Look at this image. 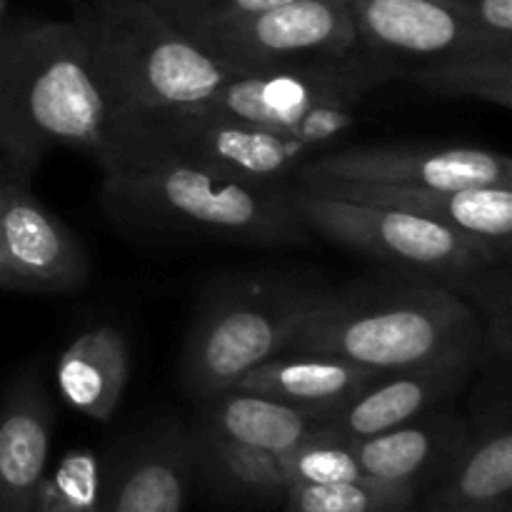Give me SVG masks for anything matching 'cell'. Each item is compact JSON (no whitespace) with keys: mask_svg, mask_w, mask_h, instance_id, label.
Segmentation results:
<instances>
[{"mask_svg":"<svg viewBox=\"0 0 512 512\" xmlns=\"http://www.w3.org/2000/svg\"><path fill=\"white\" fill-rule=\"evenodd\" d=\"M293 3V0H205L198 10H195L190 18H185L183 23H178L175 28L185 30L190 25L198 23H215V20H233L243 18V15L260 13V10L278 8V5Z\"/></svg>","mask_w":512,"mask_h":512,"instance_id":"28","label":"cell"},{"mask_svg":"<svg viewBox=\"0 0 512 512\" xmlns=\"http://www.w3.org/2000/svg\"><path fill=\"white\" fill-rule=\"evenodd\" d=\"M88 278L90 260L78 235L35 198L28 180L15 178L0 205V290L63 295Z\"/></svg>","mask_w":512,"mask_h":512,"instance_id":"11","label":"cell"},{"mask_svg":"<svg viewBox=\"0 0 512 512\" xmlns=\"http://www.w3.org/2000/svg\"><path fill=\"white\" fill-rule=\"evenodd\" d=\"M133 375L125 330L95 323L75 335L55 360V388L63 403L93 423H108Z\"/></svg>","mask_w":512,"mask_h":512,"instance_id":"19","label":"cell"},{"mask_svg":"<svg viewBox=\"0 0 512 512\" xmlns=\"http://www.w3.org/2000/svg\"><path fill=\"white\" fill-rule=\"evenodd\" d=\"M305 180L395 185V188L460 190L498 185L512 188V160L478 145H378L323 150L295 173Z\"/></svg>","mask_w":512,"mask_h":512,"instance_id":"9","label":"cell"},{"mask_svg":"<svg viewBox=\"0 0 512 512\" xmlns=\"http://www.w3.org/2000/svg\"><path fill=\"white\" fill-rule=\"evenodd\" d=\"M283 353H320L378 373L460 353L483 355V328L468 298L418 273H388L325 290Z\"/></svg>","mask_w":512,"mask_h":512,"instance_id":"3","label":"cell"},{"mask_svg":"<svg viewBox=\"0 0 512 512\" xmlns=\"http://www.w3.org/2000/svg\"><path fill=\"white\" fill-rule=\"evenodd\" d=\"M125 138L173 150L240 178L278 183H293L295 173L318 155L313 145L293 133L220 118L198 108L138 120L130 125Z\"/></svg>","mask_w":512,"mask_h":512,"instance_id":"10","label":"cell"},{"mask_svg":"<svg viewBox=\"0 0 512 512\" xmlns=\"http://www.w3.org/2000/svg\"><path fill=\"white\" fill-rule=\"evenodd\" d=\"M13 180H15V175L10 173L8 165H5L3 160H0V205H3L5 193H8V188H10V183H13Z\"/></svg>","mask_w":512,"mask_h":512,"instance_id":"31","label":"cell"},{"mask_svg":"<svg viewBox=\"0 0 512 512\" xmlns=\"http://www.w3.org/2000/svg\"><path fill=\"white\" fill-rule=\"evenodd\" d=\"M378 375L335 355L278 353L243 375L235 388L330 418Z\"/></svg>","mask_w":512,"mask_h":512,"instance_id":"20","label":"cell"},{"mask_svg":"<svg viewBox=\"0 0 512 512\" xmlns=\"http://www.w3.org/2000/svg\"><path fill=\"white\" fill-rule=\"evenodd\" d=\"M145 3H150L155 10H160L170 23L178 25L183 23L185 18H190L205 0H145Z\"/></svg>","mask_w":512,"mask_h":512,"instance_id":"29","label":"cell"},{"mask_svg":"<svg viewBox=\"0 0 512 512\" xmlns=\"http://www.w3.org/2000/svg\"><path fill=\"white\" fill-rule=\"evenodd\" d=\"M400 75L403 68L393 60L355 50L350 55L238 73L198 110L285 130L323 153L353 128L360 103Z\"/></svg>","mask_w":512,"mask_h":512,"instance_id":"5","label":"cell"},{"mask_svg":"<svg viewBox=\"0 0 512 512\" xmlns=\"http://www.w3.org/2000/svg\"><path fill=\"white\" fill-rule=\"evenodd\" d=\"M195 480L215 495L240 503H275L290 490L283 455L250 448L193 428Z\"/></svg>","mask_w":512,"mask_h":512,"instance_id":"22","label":"cell"},{"mask_svg":"<svg viewBox=\"0 0 512 512\" xmlns=\"http://www.w3.org/2000/svg\"><path fill=\"white\" fill-rule=\"evenodd\" d=\"M293 213L313 238L395 270L428 275L453 290L463 288L465 280L485 265L510 263L433 220L390 205L313 193L293 185Z\"/></svg>","mask_w":512,"mask_h":512,"instance_id":"7","label":"cell"},{"mask_svg":"<svg viewBox=\"0 0 512 512\" xmlns=\"http://www.w3.org/2000/svg\"><path fill=\"white\" fill-rule=\"evenodd\" d=\"M283 463L290 488L293 485H323L368 478L360 470L358 458H355L353 440L338 433L328 420L318 433L295 445L290 453H285Z\"/></svg>","mask_w":512,"mask_h":512,"instance_id":"26","label":"cell"},{"mask_svg":"<svg viewBox=\"0 0 512 512\" xmlns=\"http://www.w3.org/2000/svg\"><path fill=\"white\" fill-rule=\"evenodd\" d=\"M53 433V398L38 365H30L0 393V512L35 510Z\"/></svg>","mask_w":512,"mask_h":512,"instance_id":"16","label":"cell"},{"mask_svg":"<svg viewBox=\"0 0 512 512\" xmlns=\"http://www.w3.org/2000/svg\"><path fill=\"white\" fill-rule=\"evenodd\" d=\"M103 465L93 450H70L53 473H45L33 512H98Z\"/></svg>","mask_w":512,"mask_h":512,"instance_id":"27","label":"cell"},{"mask_svg":"<svg viewBox=\"0 0 512 512\" xmlns=\"http://www.w3.org/2000/svg\"><path fill=\"white\" fill-rule=\"evenodd\" d=\"M470 428L443 478L425 493V508H498L510 505L512 425L508 395L488 400L468 420Z\"/></svg>","mask_w":512,"mask_h":512,"instance_id":"18","label":"cell"},{"mask_svg":"<svg viewBox=\"0 0 512 512\" xmlns=\"http://www.w3.org/2000/svg\"><path fill=\"white\" fill-rule=\"evenodd\" d=\"M100 175L105 213L125 228L258 248L313 243L293 213V183L240 178L133 138Z\"/></svg>","mask_w":512,"mask_h":512,"instance_id":"2","label":"cell"},{"mask_svg":"<svg viewBox=\"0 0 512 512\" xmlns=\"http://www.w3.org/2000/svg\"><path fill=\"white\" fill-rule=\"evenodd\" d=\"M125 133L78 18L0 25V160L15 178L30 183L55 148L83 150L103 170Z\"/></svg>","mask_w":512,"mask_h":512,"instance_id":"1","label":"cell"},{"mask_svg":"<svg viewBox=\"0 0 512 512\" xmlns=\"http://www.w3.org/2000/svg\"><path fill=\"white\" fill-rule=\"evenodd\" d=\"M420 512H512V505H498V508H423Z\"/></svg>","mask_w":512,"mask_h":512,"instance_id":"30","label":"cell"},{"mask_svg":"<svg viewBox=\"0 0 512 512\" xmlns=\"http://www.w3.org/2000/svg\"><path fill=\"white\" fill-rule=\"evenodd\" d=\"M323 293L313 280L278 273L230 280L213 290L195 313L180 360L190 398H215L283 353Z\"/></svg>","mask_w":512,"mask_h":512,"instance_id":"6","label":"cell"},{"mask_svg":"<svg viewBox=\"0 0 512 512\" xmlns=\"http://www.w3.org/2000/svg\"><path fill=\"white\" fill-rule=\"evenodd\" d=\"M338 198L363 200V203L390 205L443 225L478 248L490 250L500 260L512 253V188L480 185L460 190L395 188V185L345 183V180H305L293 183Z\"/></svg>","mask_w":512,"mask_h":512,"instance_id":"13","label":"cell"},{"mask_svg":"<svg viewBox=\"0 0 512 512\" xmlns=\"http://www.w3.org/2000/svg\"><path fill=\"white\" fill-rule=\"evenodd\" d=\"M408 78L435 98H468L512 108V45H478L430 63L403 68Z\"/></svg>","mask_w":512,"mask_h":512,"instance_id":"23","label":"cell"},{"mask_svg":"<svg viewBox=\"0 0 512 512\" xmlns=\"http://www.w3.org/2000/svg\"><path fill=\"white\" fill-rule=\"evenodd\" d=\"M193 483L190 423L163 418L115 450L98 512H183Z\"/></svg>","mask_w":512,"mask_h":512,"instance_id":"12","label":"cell"},{"mask_svg":"<svg viewBox=\"0 0 512 512\" xmlns=\"http://www.w3.org/2000/svg\"><path fill=\"white\" fill-rule=\"evenodd\" d=\"M418 493L408 485L375 478L323 485H293L283 498V512H413Z\"/></svg>","mask_w":512,"mask_h":512,"instance_id":"24","label":"cell"},{"mask_svg":"<svg viewBox=\"0 0 512 512\" xmlns=\"http://www.w3.org/2000/svg\"><path fill=\"white\" fill-rule=\"evenodd\" d=\"M190 425L218 438L285 455L318 433L325 418L298 405L230 388L215 398L203 400L198 420Z\"/></svg>","mask_w":512,"mask_h":512,"instance_id":"21","label":"cell"},{"mask_svg":"<svg viewBox=\"0 0 512 512\" xmlns=\"http://www.w3.org/2000/svg\"><path fill=\"white\" fill-rule=\"evenodd\" d=\"M360 48L400 68L478 45H503L470 25L445 0H345Z\"/></svg>","mask_w":512,"mask_h":512,"instance_id":"14","label":"cell"},{"mask_svg":"<svg viewBox=\"0 0 512 512\" xmlns=\"http://www.w3.org/2000/svg\"><path fill=\"white\" fill-rule=\"evenodd\" d=\"M78 20L128 128L198 108L240 73L145 0H93Z\"/></svg>","mask_w":512,"mask_h":512,"instance_id":"4","label":"cell"},{"mask_svg":"<svg viewBox=\"0 0 512 512\" xmlns=\"http://www.w3.org/2000/svg\"><path fill=\"white\" fill-rule=\"evenodd\" d=\"M510 263L485 265L458 290L478 310L483 328V363L510 368L512 358V303Z\"/></svg>","mask_w":512,"mask_h":512,"instance_id":"25","label":"cell"},{"mask_svg":"<svg viewBox=\"0 0 512 512\" xmlns=\"http://www.w3.org/2000/svg\"><path fill=\"white\" fill-rule=\"evenodd\" d=\"M480 365V353H460L413 368L380 373L350 403L325 420L345 438H370L450 405L463 393Z\"/></svg>","mask_w":512,"mask_h":512,"instance_id":"15","label":"cell"},{"mask_svg":"<svg viewBox=\"0 0 512 512\" xmlns=\"http://www.w3.org/2000/svg\"><path fill=\"white\" fill-rule=\"evenodd\" d=\"M183 33L240 73L363 50L345 0H293L243 18L190 25Z\"/></svg>","mask_w":512,"mask_h":512,"instance_id":"8","label":"cell"},{"mask_svg":"<svg viewBox=\"0 0 512 512\" xmlns=\"http://www.w3.org/2000/svg\"><path fill=\"white\" fill-rule=\"evenodd\" d=\"M8 5H10V0H0V25L5 23V15H8Z\"/></svg>","mask_w":512,"mask_h":512,"instance_id":"32","label":"cell"},{"mask_svg":"<svg viewBox=\"0 0 512 512\" xmlns=\"http://www.w3.org/2000/svg\"><path fill=\"white\" fill-rule=\"evenodd\" d=\"M468 428L465 415L443 405L398 428L353 440L355 458L368 478L408 485L420 498L450 468Z\"/></svg>","mask_w":512,"mask_h":512,"instance_id":"17","label":"cell"}]
</instances>
